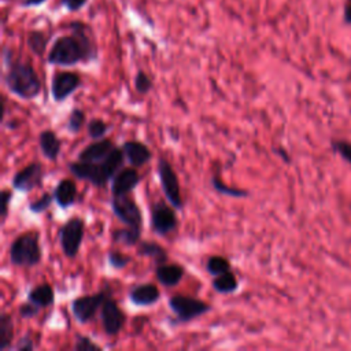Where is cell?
I'll use <instances>...</instances> for the list:
<instances>
[{
    "label": "cell",
    "instance_id": "1",
    "mask_svg": "<svg viewBox=\"0 0 351 351\" xmlns=\"http://www.w3.org/2000/svg\"><path fill=\"white\" fill-rule=\"evenodd\" d=\"M70 34L55 38L47 62L53 66H75L97 60L99 52L89 25L82 21H71L66 25Z\"/></svg>",
    "mask_w": 351,
    "mask_h": 351
},
{
    "label": "cell",
    "instance_id": "2",
    "mask_svg": "<svg viewBox=\"0 0 351 351\" xmlns=\"http://www.w3.org/2000/svg\"><path fill=\"white\" fill-rule=\"evenodd\" d=\"M3 64L5 66L4 84L10 93L22 100H33L41 93V80L34 67L21 59L12 58V51L4 47L1 51Z\"/></svg>",
    "mask_w": 351,
    "mask_h": 351
},
{
    "label": "cell",
    "instance_id": "3",
    "mask_svg": "<svg viewBox=\"0 0 351 351\" xmlns=\"http://www.w3.org/2000/svg\"><path fill=\"white\" fill-rule=\"evenodd\" d=\"M125 158L123 149L115 145L114 149L100 162H82L77 159L75 162H70L67 167L78 180L88 181L97 188H103L122 169Z\"/></svg>",
    "mask_w": 351,
    "mask_h": 351
},
{
    "label": "cell",
    "instance_id": "4",
    "mask_svg": "<svg viewBox=\"0 0 351 351\" xmlns=\"http://www.w3.org/2000/svg\"><path fill=\"white\" fill-rule=\"evenodd\" d=\"M40 236L36 230L19 234L10 245V262L14 266L32 267L41 261Z\"/></svg>",
    "mask_w": 351,
    "mask_h": 351
},
{
    "label": "cell",
    "instance_id": "5",
    "mask_svg": "<svg viewBox=\"0 0 351 351\" xmlns=\"http://www.w3.org/2000/svg\"><path fill=\"white\" fill-rule=\"evenodd\" d=\"M169 307L176 315L174 324L193 321L211 310V306L197 298L185 295H173L169 299Z\"/></svg>",
    "mask_w": 351,
    "mask_h": 351
},
{
    "label": "cell",
    "instance_id": "6",
    "mask_svg": "<svg viewBox=\"0 0 351 351\" xmlns=\"http://www.w3.org/2000/svg\"><path fill=\"white\" fill-rule=\"evenodd\" d=\"M85 233V221L81 217L69 218L59 229L62 252L67 258L77 256Z\"/></svg>",
    "mask_w": 351,
    "mask_h": 351
},
{
    "label": "cell",
    "instance_id": "7",
    "mask_svg": "<svg viewBox=\"0 0 351 351\" xmlns=\"http://www.w3.org/2000/svg\"><path fill=\"white\" fill-rule=\"evenodd\" d=\"M156 170H158V177H159V182L165 193V197L176 210H182L184 200L181 196L180 181L174 169L171 167V165L166 158L160 156L158 159Z\"/></svg>",
    "mask_w": 351,
    "mask_h": 351
},
{
    "label": "cell",
    "instance_id": "8",
    "mask_svg": "<svg viewBox=\"0 0 351 351\" xmlns=\"http://www.w3.org/2000/svg\"><path fill=\"white\" fill-rule=\"evenodd\" d=\"M110 206H111L114 215L122 223H125L126 226H130V228L141 229V223H143L141 210L137 206V203L134 202V199H132L129 195L112 196Z\"/></svg>",
    "mask_w": 351,
    "mask_h": 351
},
{
    "label": "cell",
    "instance_id": "9",
    "mask_svg": "<svg viewBox=\"0 0 351 351\" xmlns=\"http://www.w3.org/2000/svg\"><path fill=\"white\" fill-rule=\"evenodd\" d=\"M107 296V291L103 289L92 295H84L81 298L74 299L71 302V314L74 319L80 324H86L92 321Z\"/></svg>",
    "mask_w": 351,
    "mask_h": 351
},
{
    "label": "cell",
    "instance_id": "10",
    "mask_svg": "<svg viewBox=\"0 0 351 351\" xmlns=\"http://www.w3.org/2000/svg\"><path fill=\"white\" fill-rule=\"evenodd\" d=\"M174 207L166 204L163 200L155 202L151 206V229L159 236H166L177 228V215Z\"/></svg>",
    "mask_w": 351,
    "mask_h": 351
},
{
    "label": "cell",
    "instance_id": "11",
    "mask_svg": "<svg viewBox=\"0 0 351 351\" xmlns=\"http://www.w3.org/2000/svg\"><path fill=\"white\" fill-rule=\"evenodd\" d=\"M82 84L81 75L74 71H58L51 80V96L53 101H64Z\"/></svg>",
    "mask_w": 351,
    "mask_h": 351
},
{
    "label": "cell",
    "instance_id": "12",
    "mask_svg": "<svg viewBox=\"0 0 351 351\" xmlns=\"http://www.w3.org/2000/svg\"><path fill=\"white\" fill-rule=\"evenodd\" d=\"M100 319L104 332L108 336L118 335L126 322L125 313L119 308L117 300H114L110 295L106 298L100 307Z\"/></svg>",
    "mask_w": 351,
    "mask_h": 351
},
{
    "label": "cell",
    "instance_id": "13",
    "mask_svg": "<svg viewBox=\"0 0 351 351\" xmlns=\"http://www.w3.org/2000/svg\"><path fill=\"white\" fill-rule=\"evenodd\" d=\"M45 170L40 162H32L19 171L15 173L11 181V186L16 191L29 192L41 186Z\"/></svg>",
    "mask_w": 351,
    "mask_h": 351
},
{
    "label": "cell",
    "instance_id": "14",
    "mask_svg": "<svg viewBox=\"0 0 351 351\" xmlns=\"http://www.w3.org/2000/svg\"><path fill=\"white\" fill-rule=\"evenodd\" d=\"M141 181L136 167H122L111 180V195L122 196L129 195Z\"/></svg>",
    "mask_w": 351,
    "mask_h": 351
},
{
    "label": "cell",
    "instance_id": "15",
    "mask_svg": "<svg viewBox=\"0 0 351 351\" xmlns=\"http://www.w3.org/2000/svg\"><path fill=\"white\" fill-rule=\"evenodd\" d=\"M160 298V291L154 282H144L132 287L129 291V299L134 306L147 307L155 304Z\"/></svg>",
    "mask_w": 351,
    "mask_h": 351
},
{
    "label": "cell",
    "instance_id": "16",
    "mask_svg": "<svg viewBox=\"0 0 351 351\" xmlns=\"http://www.w3.org/2000/svg\"><path fill=\"white\" fill-rule=\"evenodd\" d=\"M122 149L129 165L136 169L143 167L152 159L151 149L144 143L137 140H126L122 145Z\"/></svg>",
    "mask_w": 351,
    "mask_h": 351
},
{
    "label": "cell",
    "instance_id": "17",
    "mask_svg": "<svg viewBox=\"0 0 351 351\" xmlns=\"http://www.w3.org/2000/svg\"><path fill=\"white\" fill-rule=\"evenodd\" d=\"M114 147H115V144L112 143V140L99 138V140H95L93 143H90L89 145L84 147L80 151L77 159L82 160V162H100L114 149Z\"/></svg>",
    "mask_w": 351,
    "mask_h": 351
},
{
    "label": "cell",
    "instance_id": "18",
    "mask_svg": "<svg viewBox=\"0 0 351 351\" xmlns=\"http://www.w3.org/2000/svg\"><path fill=\"white\" fill-rule=\"evenodd\" d=\"M185 274V270L181 265L177 263H162L155 267V276L158 281L165 287H176L180 284Z\"/></svg>",
    "mask_w": 351,
    "mask_h": 351
},
{
    "label": "cell",
    "instance_id": "19",
    "mask_svg": "<svg viewBox=\"0 0 351 351\" xmlns=\"http://www.w3.org/2000/svg\"><path fill=\"white\" fill-rule=\"evenodd\" d=\"M53 199H55V203L62 207V208H67V207H71L74 203H75V199H77V186H75V182L70 178H63L60 180L53 192Z\"/></svg>",
    "mask_w": 351,
    "mask_h": 351
},
{
    "label": "cell",
    "instance_id": "20",
    "mask_svg": "<svg viewBox=\"0 0 351 351\" xmlns=\"http://www.w3.org/2000/svg\"><path fill=\"white\" fill-rule=\"evenodd\" d=\"M38 145L41 149V154L48 159V160H56L60 149H62V141L58 137V134L51 130V129H45L43 132H40L38 136Z\"/></svg>",
    "mask_w": 351,
    "mask_h": 351
},
{
    "label": "cell",
    "instance_id": "21",
    "mask_svg": "<svg viewBox=\"0 0 351 351\" xmlns=\"http://www.w3.org/2000/svg\"><path fill=\"white\" fill-rule=\"evenodd\" d=\"M137 254L152 259L156 266L166 263L169 259L166 248L151 240H140L137 244Z\"/></svg>",
    "mask_w": 351,
    "mask_h": 351
},
{
    "label": "cell",
    "instance_id": "22",
    "mask_svg": "<svg viewBox=\"0 0 351 351\" xmlns=\"http://www.w3.org/2000/svg\"><path fill=\"white\" fill-rule=\"evenodd\" d=\"M27 300L40 308H45L55 302L53 288L49 284H40L27 292Z\"/></svg>",
    "mask_w": 351,
    "mask_h": 351
},
{
    "label": "cell",
    "instance_id": "23",
    "mask_svg": "<svg viewBox=\"0 0 351 351\" xmlns=\"http://www.w3.org/2000/svg\"><path fill=\"white\" fill-rule=\"evenodd\" d=\"M214 291L217 293H221V295H230V293H234L237 289H239V281L234 276V273L232 270L229 271H225L219 276H215L213 282H211Z\"/></svg>",
    "mask_w": 351,
    "mask_h": 351
},
{
    "label": "cell",
    "instance_id": "24",
    "mask_svg": "<svg viewBox=\"0 0 351 351\" xmlns=\"http://www.w3.org/2000/svg\"><path fill=\"white\" fill-rule=\"evenodd\" d=\"M49 43V36L43 32V30H30L27 33V38H26V44L29 47V49L36 55V56H43L47 45Z\"/></svg>",
    "mask_w": 351,
    "mask_h": 351
},
{
    "label": "cell",
    "instance_id": "25",
    "mask_svg": "<svg viewBox=\"0 0 351 351\" xmlns=\"http://www.w3.org/2000/svg\"><path fill=\"white\" fill-rule=\"evenodd\" d=\"M14 340V321L7 313L0 314V351L11 348Z\"/></svg>",
    "mask_w": 351,
    "mask_h": 351
},
{
    "label": "cell",
    "instance_id": "26",
    "mask_svg": "<svg viewBox=\"0 0 351 351\" xmlns=\"http://www.w3.org/2000/svg\"><path fill=\"white\" fill-rule=\"evenodd\" d=\"M111 237L115 243H121L128 247H132L138 244V241L141 240V229L130 228V226H128L126 229H115Z\"/></svg>",
    "mask_w": 351,
    "mask_h": 351
},
{
    "label": "cell",
    "instance_id": "27",
    "mask_svg": "<svg viewBox=\"0 0 351 351\" xmlns=\"http://www.w3.org/2000/svg\"><path fill=\"white\" fill-rule=\"evenodd\" d=\"M211 182V186L214 188L215 192H218L219 195H223V196H229V197H247L250 195L248 191L245 189H241V188H234V186H229L226 185L221 177L218 174H214L210 180Z\"/></svg>",
    "mask_w": 351,
    "mask_h": 351
},
{
    "label": "cell",
    "instance_id": "28",
    "mask_svg": "<svg viewBox=\"0 0 351 351\" xmlns=\"http://www.w3.org/2000/svg\"><path fill=\"white\" fill-rule=\"evenodd\" d=\"M206 270H207L208 274L215 277V276H219L225 271L232 270V266H230V262L225 256L213 255L206 262Z\"/></svg>",
    "mask_w": 351,
    "mask_h": 351
},
{
    "label": "cell",
    "instance_id": "29",
    "mask_svg": "<svg viewBox=\"0 0 351 351\" xmlns=\"http://www.w3.org/2000/svg\"><path fill=\"white\" fill-rule=\"evenodd\" d=\"M84 123H85V112L81 108L74 107L67 118V123H66L67 132H70L73 134L78 133L82 129Z\"/></svg>",
    "mask_w": 351,
    "mask_h": 351
},
{
    "label": "cell",
    "instance_id": "30",
    "mask_svg": "<svg viewBox=\"0 0 351 351\" xmlns=\"http://www.w3.org/2000/svg\"><path fill=\"white\" fill-rule=\"evenodd\" d=\"M86 130H88V136L92 140H99V138H104V136L107 134L108 125L100 118H92L88 122Z\"/></svg>",
    "mask_w": 351,
    "mask_h": 351
},
{
    "label": "cell",
    "instance_id": "31",
    "mask_svg": "<svg viewBox=\"0 0 351 351\" xmlns=\"http://www.w3.org/2000/svg\"><path fill=\"white\" fill-rule=\"evenodd\" d=\"M53 200H55V199H53V195H52V193L44 192L38 199L30 202V203L27 204V208H29V211L33 213V214H40V213L47 211V210L51 207V204H52Z\"/></svg>",
    "mask_w": 351,
    "mask_h": 351
},
{
    "label": "cell",
    "instance_id": "32",
    "mask_svg": "<svg viewBox=\"0 0 351 351\" xmlns=\"http://www.w3.org/2000/svg\"><path fill=\"white\" fill-rule=\"evenodd\" d=\"M107 259H108V265L115 270L125 269L132 262V256L122 254L119 251H110Z\"/></svg>",
    "mask_w": 351,
    "mask_h": 351
},
{
    "label": "cell",
    "instance_id": "33",
    "mask_svg": "<svg viewBox=\"0 0 351 351\" xmlns=\"http://www.w3.org/2000/svg\"><path fill=\"white\" fill-rule=\"evenodd\" d=\"M152 80L143 70H138L134 75V88L138 93H148L152 89Z\"/></svg>",
    "mask_w": 351,
    "mask_h": 351
},
{
    "label": "cell",
    "instance_id": "34",
    "mask_svg": "<svg viewBox=\"0 0 351 351\" xmlns=\"http://www.w3.org/2000/svg\"><path fill=\"white\" fill-rule=\"evenodd\" d=\"M74 350L77 351H89V350H101L99 344H96L88 336H77L74 341Z\"/></svg>",
    "mask_w": 351,
    "mask_h": 351
},
{
    "label": "cell",
    "instance_id": "35",
    "mask_svg": "<svg viewBox=\"0 0 351 351\" xmlns=\"http://www.w3.org/2000/svg\"><path fill=\"white\" fill-rule=\"evenodd\" d=\"M38 311H40V307L36 306L34 303L29 302V300H27V303L19 306V315L22 318H26V319L36 317L38 314Z\"/></svg>",
    "mask_w": 351,
    "mask_h": 351
},
{
    "label": "cell",
    "instance_id": "36",
    "mask_svg": "<svg viewBox=\"0 0 351 351\" xmlns=\"http://www.w3.org/2000/svg\"><path fill=\"white\" fill-rule=\"evenodd\" d=\"M333 149H336L346 160L351 163V144L347 141H333Z\"/></svg>",
    "mask_w": 351,
    "mask_h": 351
},
{
    "label": "cell",
    "instance_id": "37",
    "mask_svg": "<svg viewBox=\"0 0 351 351\" xmlns=\"http://www.w3.org/2000/svg\"><path fill=\"white\" fill-rule=\"evenodd\" d=\"M59 1L69 12H77L82 10L88 3V0H59Z\"/></svg>",
    "mask_w": 351,
    "mask_h": 351
},
{
    "label": "cell",
    "instance_id": "38",
    "mask_svg": "<svg viewBox=\"0 0 351 351\" xmlns=\"http://www.w3.org/2000/svg\"><path fill=\"white\" fill-rule=\"evenodd\" d=\"M11 199H12L11 191L3 189L1 191V215H0L3 223H4V221H5L7 215H8V203L11 202Z\"/></svg>",
    "mask_w": 351,
    "mask_h": 351
},
{
    "label": "cell",
    "instance_id": "39",
    "mask_svg": "<svg viewBox=\"0 0 351 351\" xmlns=\"http://www.w3.org/2000/svg\"><path fill=\"white\" fill-rule=\"evenodd\" d=\"M34 347L36 346H34V341L30 335L21 337V340H18V343L14 346V348L18 351H32Z\"/></svg>",
    "mask_w": 351,
    "mask_h": 351
},
{
    "label": "cell",
    "instance_id": "40",
    "mask_svg": "<svg viewBox=\"0 0 351 351\" xmlns=\"http://www.w3.org/2000/svg\"><path fill=\"white\" fill-rule=\"evenodd\" d=\"M343 18H344V22L351 26V0H346V3H344Z\"/></svg>",
    "mask_w": 351,
    "mask_h": 351
},
{
    "label": "cell",
    "instance_id": "41",
    "mask_svg": "<svg viewBox=\"0 0 351 351\" xmlns=\"http://www.w3.org/2000/svg\"><path fill=\"white\" fill-rule=\"evenodd\" d=\"M48 0H22L21 1V7L23 8H30V7H38L41 4H44Z\"/></svg>",
    "mask_w": 351,
    "mask_h": 351
},
{
    "label": "cell",
    "instance_id": "42",
    "mask_svg": "<svg viewBox=\"0 0 351 351\" xmlns=\"http://www.w3.org/2000/svg\"><path fill=\"white\" fill-rule=\"evenodd\" d=\"M274 152H278V154H277V155H280V156H282V158H284V159H287V160H288V156H287V152H285V151H284V149H278V148H276V149H274Z\"/></svg>",
    "mask_w": 351,
    "mask_h": 351
}]
</instances>
